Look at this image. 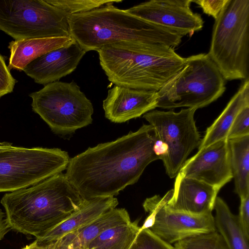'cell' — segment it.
Returning a JSON list of instances; mask_svg holds the SVG:
<instances>
[{
  "mask_svg": "<svg viewBox=\"0 0 249 249\" xmlns=\"http://www.w3.org/2000/svg\"><path fill=\"white\" fill-rule=\"evenodd\" d=\"M249 106V80L246 79L226 107L207 128L201 140L198 150L221 140L227 139L230 129L236 116L244 107Z\"/></svg>",
  "mask_w": 249,
  "mask_h": 249,
  "instance_id": "cell-20",
  "label": "cell"
},
{
  "mask_svg": "<svg viewBox=\"0 0 249 249\" xmlns=\"http://www.w3.org/2000/svg\"><path fill=\"white\" fill-rule=\"evenodd\" d=\"M29 96L33 110L56 134H71L92 123V104L73 81L48 84Z\"/></svg>",
  "mask_w": 249,
  "mask_h": 249,
  "instance_id": "cell-7",
  "label": "cell"
},
{
  "mask_svg": "<svg viewBox=\"0 0 249 249\" xmlns=\"http://www.w3.org/2000/svg\"><path fill=\"white\" fill-rule=\"evenodd\" d=\"M71 36L86 52L119 42L163 44L175 49L182 36L108 4L69 16Z\"/></svg>",
  "mask_w": 249,
  "mask_h": 249,
  "instance_id": "cell-4",
  "label": "cell"
},
{
  "mask_svg": "<svg viewBox=\"0 0 249 249\" xmlns=\"http://www.w3.org/2000/svg\"><path fill=\"white\" fill-rule=\"evenodd\" d=\"M225 84L208 53L190 56L183 67L157 91V107L202 108L223 94Z\"/></svg>",
  "mask_w": 249,
  "mask_h": 249,
  "instance_id": "cell-6",
  "label": "cell"
},
{
  "mask_svg": "<svg viewBox=\"0 0 249 249\" xmlns=\"http://www.w3.org/2000/svg\"><path fill=\"white\" fill-rule=\"evenodd\" d=\"M138 223L131 221L104 231L89 244L88 249H129L139 232Z\"/></svg>",
  "mask_w": 249,
  "mask_h": 249,
  "instance_id": "cell-23",
  "label": "cell"
},
{
  "mask_svg": "<svg viewBox=\"0 0 249 249\" xmlns=\"http://www.w3.org/2000/svg\"><path fill=\"white\" fill-rule=\"evenodd\" d=\"M98 53L109 81L135 89L158 91L185 64V58L163 44L119 42Z\"/></svg>",
  "mask_w": 249,
  "mask_h": 249,
  "instance_id": "cell-3",
  "label": "cell"
},
{
  "mask_svg": "<svg viewBox=\"0 0 249 249\" xmlns=\"http://www.w3.org/2000/svg\"><path fill=\"white\" fill-rule=\"evenodd\" d=\"M175 249H229L216 231L189 237L174 244Z\"/></svg>",
  "mask_w": 249,
  "mask_h": 249,
  "instance_id": "cell-24",
  "label": "cell"
},
{
  "mask_svg": "<svg viewBox=\"0 0 249 249\" xmlns=\"http://www.w3.org/2000/svg\"><path fill=\"white\" fill-rule=\"evenodd\" d=\"M228 142L234 192L241 199L249 196V135Z\"/></svg>",
  "mask_w": 249,
  "mask_h": 249,
  "instance_id": "cell-22",
  "label": "cell"
},
{
  "mask_svg": "<svg viewBox=\"0 0 249 249\" xmlns=\"http://www.w3.org/2000/svg\"><path fill=\"white\" fill-rule=\"evenodd\" d=\"M15 84L16 80L0 54V97L12 92Z\"/></svg>",
  "mask_w": 249,
  "mask_h": 249,
  "instance_id": "cell-28",
  "label": "cell"
},
{
  "mask_svg": "<svg viewBox=\"0 0 249 249\" xmlns=\"http://www.w3.org/2000/svg\"><path fill=\"white\" fill-rule=\"evenodd\" d=\"M83 201L65 174L61 173L6 193L0 203L10 230L37 239L66 219Z\"/></svg>",
  "mask_w": 249,
  "mask_h": 249,
  "instance_id": "cell-2",
  "label": "cell"
},
{
  "mask_svg": "<svg viewBox=\"0 0 249 249\" xmlns=\"http://www.w3.org/2000/svg\"><path fill=\"white\" fill-rule=\"evenodd\" d=\"M157 91L115 85L109 89L103 107L107 119L124 123L140 117L157 107Z\"/></svg>",
  "mask_w": 249,
  "mask_h": 249,
  "instance_id": "cell-14",
  "label": "cell"
},
{
  "mask_svg": "<svg viewBox=\"0 0 249 249\" xmlns=\"http://www.w3.org/2000/svg\"><path fill=\"white\" fill-rule=\"evenodd\" d=\"M86 53L74 40L68 46L53 50L37 58L22 71L36 83L47 85L73 72Z\"/></svg>",
  "mask_w": 249,
  "mask_h": 249,
  "instance_id": "cell-15",
  "label": "cell"
},
{
  "mask_svg": "<svg viewBox=\"0 0 249 249\" xmlns=\"http://www.w3.org/2000/svg\"><path fill=\"white\" fill-rule=\"evenodd\" d=\"M74 39L71 36L36 38L16 40L9 43L8 68L22 70L37 58L53 50L68 46Z\"/></svg>",
  "mask_w": 249,
  "mask_h": 249,
  "instance_id": "cell-19",
  "label": "cell"
},
{
  "mask_svg": "<svg viewBox=\"0 0 249 249\" xmlns=\"http://www.w3.org/2000/svg\"><path fill=\"white\" fill-rule=\"evenodd\" d=\"M69 16L87 13L102 6L122 2V0H46Z\"/></svg>",
  "mask_w": 249,
  "mask_h": 249,
  "instance_id": "cell-25",
  "label": "cell"
},
{
  "mask_svg": "<svg viewBox=\"0 0 249 249\" xmlns=\"http://www.w3.org/2000/svg\"><path fill=\"white\" fill-rule=\"evenodd\" d=\"M239 222L246 236L249 238V196L240 199Z\"/></svg>",
  "mask_w": 249,
  "mask_h": 249,
  "instance_id": "cell-30",
  "label": "cell"
},
{
  "mask_svg": "<svg viewBox=\"0 0 249 249\" xmlns=\"http://www.w3.org/2000/svg\"><path fill=\"white\" fill-rule=\"evenodd\" d=\"M118 204L114 197L84 199L79 208L66 219L36 240L41 245H47L59 239L95 219Z\"/></svg>",
  "mask_w": 249,
  "mask_h": 249,
  "instance_id": "cell-18",
  "label": "cell"
},
{
  "mask_svg": "<svg viewBox=\"0 0 249 249\" xmlns=\"http://www.w3.org/2000/svg\"><path fill=\"white\" fill-rule=\"evenodd\" d=\"M193 0H151L125 10L145 21L175 32L182 36H191L202 30L204 21L194 13Z\"/></svg>",
  "mask_w": 249,
  "mask_h": 249,
  "instance_id": "cell-11",
  "label": "cell"
},
{
  "mask_svg": "<svg viewBox=\"0 0 249 249\" xmlns=\"http://www.w3.org/2000/svg\"><path fill=\"white\" fill-rule=\"evenodd\" d=\"M208 54L225 80L249 78V0H229L215 19Z\"/></svg>",
  "mask_w": 249,
  "mask_h": 249,
  "instance_id": "cell-5",
  "label": "cell"
},
{
  "mask_svg": "<svg viewBox=\"0 0 249 249\" xmlns=\"http://www.w3.org/2000/svg\"><path fill=\"white\" fill-rule=\"evenodd\" d=\"M229 0H193L201 7L203 12L213 17L215 19Z\"/></svg>",
  "mask_w": 249,
  "mask_h": 249,
  "instance_id": "cell-29",
  "label": "cell"
},
{
  "mask_svg": "<svg viewBox=\"0 0 249 249\" xmlns=\"http://www.w3.org/2000/svg\"><path fill=\"white\" fill-rule=\"evenodd\" d=\"M173 190L157 213L154 223L149 229L166 242L172 244L192 236L216 231L212 212L193 214L175 211L167 203Z\"/></svg>",
  "mask_w": 249,
  "mask_h": 249,
  "instance_id": "cell-13",
  "label": "cell"
},
{
  "mask_svg": "<svg viewBox=\"0 0 249 249\" xmlns=\"http://www.w3.org/2000/svg\"><path fill=\"white\" fill-rule=\"evenodd\" d=\"M70 159L59 148L14 146L0 151V193L25 188L62 173Z\"/></svg>",
  "mask_w": 249,
  "mask_h": 249,
  "instance_id": "cell-9",
  "label": "cell"
},
{
  "mask_svg": "<svg viewBox=\"0 0 249 249\" xmlns=\"http://www.w3.org/2000/svg\"><path fill=\"white\" fill-rule=\"evenodd\" d=\"M129 249H175L154 234L149 229L138 232Z\"/></svg>",
  "mask_w": 249,
  "mask_h": 249,
  "instance_id": "cell-26",
  "label": "cell"
},
{
  "mask_svg": "<svg viewBox=\"0 0 249 249\" xmlns=\"http://www.w3.org/2000/svg\"><path fill=\"white\" fill-rule=\"evenodd\" d=\"M14 146L12 143L8 142H0V151L10 149Z\"/></svg>",
  "mask_w": 249,
  "mask_h": 249,
  "instance_id": "cell-33",
  "label": "cell"
},
{
  "mask_svg": "<svg viewBox=\"0 0 249 249\" xmlns=\"http://www.w3.org/2000/svg\"><path fill=\"white\" fill-rule=\"evenodd\" d=\"M5 214L0 208V241L10 230L6 223Z\"/></svg>",
  "mask_w": 249,
  "mask_h": 249,
  "instance_id": "cell-31",
  "label": "cell"
},
{
  "mask_svg": "<svg viewBox=\"0 0 249 249\" xmlns=\"http://www.w3.org/2000/svg\"><path fill=\"white\" fill-rule=\"evenodd\" d=\"M213 210L216 231L221 235L229 249H249V240L239 222L237 215L231 212L226 202L216 197Z\"/></svg>",
  "mask_w": 249,
  "mask_h": 249,
  "instance_id": "cell-21",
  "label": "cell"
},
{
  "mask_svg": "<svg viewBox=\"0 0 249 249\" xmlns=\"http://www.w3.org/2000/svg\"><path fill=\"white\" fill-rule=\"evenodd\" d=\"M172 197L167 203L172 210L202 214L212 212L219 192L213 186L179 173L176 177Z\"/></svg>",
  "mask_w": 249,
  "mask_h": 249,
  "instance_id": "cell-16",
  "label": "cell"
},
{
  "mask_svg": "<svg viewBox=\"0 0 249 249\" xmlns=\"http://www.w3.org/2000/svg\"><path fill=\"white\" fill-rule=\"evenodd\" d=\"M22 249H47V246L41 245L36 240L31 244L26 246Z\"/></svg>",
  "mask_w": 249,
  "mask_h": 249,
  "instance_id": "cell-32",
  "label": "cell"
},
{
  "mask_svg": "<svg viewBox=\"0 0 249 249\" xmlns=\"http://www.w3.org/2000/svg\"><path fill=\"white\" fill-rule=\"evenodd\" d=\"M130 222L125 209L113 208L78 230L47 245L48 249H88L89 244L104 231Z\"/></svg>",
  "mask_w": 249,
  "mask_h": 249,
  "instance_id": "cell-17",
  "label": "cell"
},
{
  "mask_svg": "<svg viewBox=\"0 0 249 249\" xmlns=\"http://www.w3.org/2000/svg\"><path fill=\"white\" fill-rule=\"evenodd\" d=\"M178 173L219 191L232 178L228 140H221L198 150L186 160Z\"/></svg>",
  "mask_w": 249,
  "mask_h": 249,
  "instance_id": "cell-12",
  "label": "cell"
},
{
  "mask_svg": "<svg viewBox=\"0 0 249 249\" xmlns=\"http://www.w3.org/2000/svg\"><path fill=\"white\" fill-rule=\"evenodd\" d=\"M69 17L46 0H0V30L15 40L71 36Z\"/></svg>",
  "mask_w": 249,
  "mask_h": 249,
  "instance_id": "cell-8",
  "label": "cell"
},
{
  "mask_svg": "<svg viewBox=\"0 0 249 249\" xmlns=\"http://www.w3.org/2000/svg\"><path fill=\"white\" fill-rule=\"evenodd\" d=\"M196 110L187 108L177 112L152 110L143 115L157 138L167 146V153L161 160L171 178L176 177L190 154L199 145L200 136L194 118Z\"/></svg>",
  "mask_w": 249,
  "mask_h": 249,
  "instance_id": "cell-10",
  "label": "cell"
},
{
  "mask_svg": "<svg viewBox=\"0 0 249 249\" xmlns=\"http://www.w3.org/2000/svg\"><path fill=\"white\" fill-rule=\"evenodd\" d=\"M154 128L143 124L115 141L100 143L70 159L66 176L84 199L114 197L137 182L147 166L159 160Z\"/></svg>",
  "mask_w": 249,
  "mask_h": 249,
  "instance_id": "cell-1",
  "label": "cell"
},
{
  "mask_svg": "<svg viewBox=\"0 0 249 249\" xmlns=\"http://www.w3.org/2000/svg\"><path fill=\"white\" fill-rule=\"evenodd\" d=\"M249 106L242 108L235 118L229 131L227 139L249 135Z\"/></svg>",
  "mask_w": 249,
  "mask_h": 249,
  "instance_id": "cell-27",
  "label": "cell"
}]
</instances>
